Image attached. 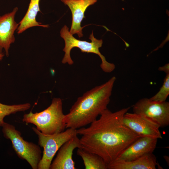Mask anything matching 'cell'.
<instances>
[{
	"label": "cell",
	"mask_w": 169,
	"mask_h": 169,
	"mask_svg": "<svg viewBox=\"0 0 169 169\" xmlns=\"http://www.w3.org/2000/svg\"><path fill=\"white\" fill-rule=\"evenodd\" d=\"M32 129L38 136V144L43 148L38 169H49L53 158L60 147L77 135V129L73 128H68L62 132L49 135L43 134L35 127H33Z\"/></svg>",
	"instance_id": "8992f818"
},
{
	"label": "cell",
	"mask_w": 169,
	"mask_h": 169,
	"mask_svg": "<svg viewBox=\"0 0 169 169\" xmlns=\"http://www.w3.org/2000/svg\"><path fill=\"white\" fill-rule=\"evenodd\" d=\"M134 113L143 115L164 127L169 125V102H158L143 98L133 106Z\"/></svg>",
	"instance_id": "52a82bcc"
},
{
	"label": "cell",
	"mask_w": 169,
	"mask_h": 169,
	"mask_svg": "<svg viewBox=\"0 0 169 169\" xmlns=\"http://www.w3.org/2000/svg\"><path fill=\"white\" fill-rule=\"evenodd\" d=\"M157 140L155 138L141 136L126 148L115 161H129L153 153Z\"/></svg>",
	"instance_id": "30bf717a"
},
{
	"label": "cell",
	"mask_w": 169,
	"mask_h": 169,
	"mask_svg": "<svg viewBox=\"0 0 169 169\" xmlns=\"http://www.w3.org/2000/svg\"><path fill=\"white\" fill-rule=\"evenodd\" d=\"M157 165L153 153L129 161H114L107 165L109 169H155Z\"/></svg>",
	"instance_id": "4fadbf2b"
},
{
	"label": "cell",
	"mask_w": 169,
	"mask_h": 169,
	"mask_svg": "<svg viewBox=\"0 0 169 169\" xmlns=\"http://www.w3.org/2000/svg\"><path fill=\"white\" fill-rule=\"evenodd\" d=\"M115 76L96 86L78 97L69 111L65 115L66 128L77 129L91 124L106 109L109 104Z\"/></svg>",
	"instance_id": "7a4b0ae2"
},
{
	"label": "cell",
	"mask_w": 169,
	"mask_h": 169,
	"mask_svg": "<svg viewBox=\"0 0 169 169\" xmlns=\"http://www.w3.org/2000/svg\"><path fill=\"white\" fill-rule=\"evenodd\" d=\"M166 74L160 90L155 95L149 98L151 100L158 102L166 101L169 95V73Z\"/></svg>",
	"instance_id": "e0dca14e"
},
{
	"label": "cell",
	"mask_w": 169,
	"mask_h": 169,
	"mask_svg": "<svg viewBox=\"0 0 169 169\" xmlns=\"http://www.w3.org/2000/svg\"><path fill=\"white\" fill-rule=\"evenodd\" d=\"M40 0H30L28 8L25 15L18 23L17 30V33L20 34L28 29L34 27L48 28V25H44L38 22L36 17L38 13L40 12L39 8Z\"/></svg>",
	"instance_id": "5bb4252c"
},
{
	"label": "cell",
	"mask_w": 169,
	"mask_h": 169,
	"mask_svg": "<svg viewBox=\"0 0 169 169\" xmlns=\"http://www.w3.org/2000/svg\"><path fill=\"white\" fill-rule=\"evenodd\" d=\"M76 148H81L80 139L77 135L66 141L60 147L49 169H76L72 156L74 150Z\"/></svg>",
	"instance_id": "8fae6325"
},
{
	"label": "cell",
	"mask_w": 169,
	"mask_h": 169,
	"mask_svg": "<svg viewBox=\"0 0 169 169\" xmlns=\"http://www.w3.org/2000/svg\"><path fill=\"white\" fill-rule=\"evenodd\" d=\"M130 107L112 112L105 110L100 118L87 127L76 130L81 148L100 156L108 165L140 136L124 124L123 116Z\"/></svg>",
	"instance_id": "6da1fadb"
},
{
	"label": "cell",
	"mask_w": 169,
	"mask_h": 169,
	"mask_svg": "<svg viewBox=\"0 0 169 169\" xmlns=\"http://www.w3.org/2000/svg\"><path fill=\"white\" fill-rule=\"evenodd\" d=\"M2 127L4 136L11 141L18 156L27 161L33 169H38L42 157L40 146L24 140L21 133L13 125L5 122Z\"/></svg>",
	"instance_id": "5b68a950"
},
{
	"label": "cell",
	"mask_w": 169,
	"mask_h": 169,
	"mask_svg": "<svg viewBox=\"0 0 169 169\" xmlns=\"http://www.w3.org/2000/svg\"><path fill=\"white\" fill-rule=\"evenodd\" d=\"M60 34L65 42L64 47L63 49L65 54L62 61L63 64L68 63L70 65L73 64L74 62L70 56V51L73 48L76 47L80 49L83 53H92L98 55L101 60L100 67L104 72L111 73L115 69V65L107 62L105 57L100 53L99 48L102 47V40L95 38L93 31L89 38L91 41L90 42L78 40L74 38L70 33L69 28L66 25L61 28Z\"/></svg>",
	"instance_id": "277c9868"
},
{
	"label": "cell",
	"mask_w": 169,
	"mask_h": 169,
	"mask_svg": "<svg viewBox=\"0 0 169 169\" xmlns=\"http://www.w3.org/2000/svg\"><path fill=\"white\" fill-rule=\"evenodd\" d=\"M5 54L3 52L0 53V62L3 59Z\"/></svg>",
	"instance_id": "d6986e66"
},
{
	"label": "cell",
	"mask_w": 169,
	"mask_h": 169,
	"mask_svg": "<svg viewBox=\"0 0 169 169\" xmlns=\"http://www.w3.org/2000/svg\"><path fill=\"white\" fill-rule=\"evenodd\" d=\"M125 125L141 136L162 139L160 126L145 116L136 113H125L123 116Z\"/></svg>",
	"instance_id": "ba28073f"
},
{
	"label": "cell",
	"mask_w": 169,
	"mask_h": 169,
	"mask_svg": "<svg viewBox=\"0 0 169 169\" xmlns=\"http://www.w3.org/2000/svg\"><path fill=\"white\" fill-rule=\"evenodd\" d=\"M77 154L82 159L86 169H106L107 165L97 154L78 148Z\"/></svg>",
	"instance_id": "9a60e30c"
},
{
	"label": "cell",
	"mask_w": 169,
	"mask_h": 169,
	"mask_svg": "<svg viewBox=\"0 0 169 169\" xmlns=\"http://www.w3.org/2000/svg\"><path fill=\"white\" fill-rule=\"evenodd\" d=\"M70 9L72 15V22L70 33L77 34L79 38L83 36L81 22L85 18L84 13L87 8L94 4L98 0H60Z\"/></svg>",
	"instance_id": "7c38bea8"
},
{
	"label": "cell",
	"mask_w": 169,
	"mask_h": 169,
	"mask_svg": "<svg viewBox=\"0 0 169 169\" xmlns=\"http://www.w3.org/2000/svg\"><path fill=\"white\" fill-rule=\"evenodd\" d=\"M18 10L16 7L10 12L0 16V53L4 50L7 57L11 45L15 41L14 32L19 26L15 20Z\"/></svg>",
	"instance_id": "9c48e42d"
},
{
	"label": "cell",
	"mask_w": 169,
	"mask_h": 169,
	"mask_svg": "<svg viewBox=\"0 0 169 169\" xmlns=\"http://www.w3.org/2000/svg\"><path fill=\"white\" fill-rule=\"evenodd\" d=\"M158 70L161 71H163L166 73V74L169 73V64H166L163 66L159 67L158 68Z\"/></svg>",
	"instance_id": "ac0fdd59"
},
{
	"label": "cell",
	"mask_w": 169,
	"mask_h": 169,
	"mask_svg": "<svg viewBox=\"0 0 169 169\" xmlns=\"http://www.w3.org/2000/svg\"><path fill=\"white\" fill-rule=\"evenodd\" d=\"M31 106V104L28 103L7 105L0 102V126H2L5 123L4 118L6 116L17 112L24 111L29 109Z\"/></svg>",
	"instance_id": "2e32d148"
},
{
	"label": "cell",
	"mask_w": 169,
	"mask_h": 169,
	"mask_svg": "<svg viewBox=\"0 0 169 169\" xmlns=\"http://www.w3.org/2000/svg\"><path fill=\"white\" fill-rule=\"evenodd\" d=\"M62 102L59 98H54L50 105L40 112L32 111L23 115V122L32 123L43 134L49 135L64 131L66 128L65 115L63 112Z\"/></svg>",
	"instance_id": "3957f363"
}]
</instances>
